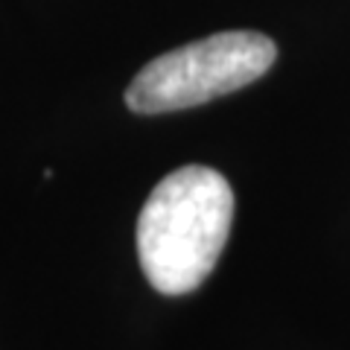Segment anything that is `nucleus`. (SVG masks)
Here are the masks:
<instances>
[{"label":"nucleus","instance_id":"obj_2","mask_svg":"<svg viewBox=\"0 0 350 350\" xmlns=\"http://www.w3.org/2000/svg\"><path fill=\"white\" fill-rule=\"evenodd\" d=\"M275 59V41L262 32H216L149 62L129 85L126 105L137 114H163L211 103L260 79Z\"/></svg>","mask_w":350,"mask_h":350},{"label":"nucleus","instance_id":"obj_1","mask_svg":"<svg viewBox=\"0 0 350 350\" xmlns=\"http://www.w3.org/2000/svg\"><path fill=\"white\" fill-rule=\"evenodd\" d=\"M234 222V190L222 172L190 163L170 172L140 211L137 257L161 295H187L213 271Z\"/></svg>","mask_w":350,"mask_h":350}]
</instances>
